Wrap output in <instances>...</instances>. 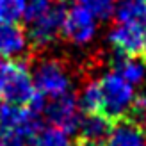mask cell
<instances>
[{
	"label": "cell",
	"instance_id": "1",
	"mask_svg": "<svg viewBox=\"0 0 146 146\" xmlns=\"http://www.w3.org/2000/svg\"><path fill=\"white\" fill-rule=\"evenodd\" d=\"M38 96L32 73L25 61H0V102L18 107H29Z\"/></svg>",
	"mask_w": 146,
	"mask_h": 146
},
{
	"label": "cell",
	"instance_id": "2",
	"mask_svg": "<svg viewBox=\"0 0 146 146\" xmlns=\"http://www.w3.org/2000/svg\"><path fill=\"white\" fill-rule=\"evenodd\" d=\"M100 91H102V109L100 114H104L112 123L125 119L128 114L130 104L134 100V86L128 84L125 78H121L116 71H109L102 75Z\"/></svg>",
	"mask_w": 146,
	"mask_h": 146
},
{
	"label": "cell",
	"instance_id": "3",
	"mask_svg": "<svg viewBox=\"0 0 146 146\" xmlns=\"http://www.w3.org/2000/svg\"><path fill=\"white\" fill-rule=\"evenodd\" d=\"M34 87L46 100L57 98L61 94L71 91V77L66 64L57 59H45L38 62L32 73Z\"/></svg>",
	"mask_w": 146,
	"mask_h": 146
},
{
	"label": "cell",
	"instance_id": "4",
	"mask_svg": "<svg viewBox=\"0 0 146 146\" xmlns=\"http://www.w3.org/2000/svg\"><path fill=\"white\" fill-rule=\"evenodd\" d=\"M66 2L64 0H54L52 5L41 14L39 18L27 23V38L29 43L36 48H45L61 36L62 20L66 13Z\"/></svg>",
	"mask_w": 146,
	"mask_h": 146
},
{
	"label": "cell",
	"instance_id": "5",
	"mask_svg": "<svg viewBox=\"0 0 146 146\" xmlns=\"http://www.w3.org/2000/svg\"><path fill=\"white\" fill-rule=\"evenodd\" d=\"M41 116L50 123V127L61 128L66 134H75L78 121H80V116H82L80 109H78L77 94L68 91L57 98L46 100Z\"/></svg>",
	"mask_w": 146,
	"mask_h": 146
},
{
	"label": "cell",
	"instance_id": "6",
	"mask_svg": "<svg viewBox=\"0 0 146 146\" xmlns=\"http://www.w3.org/2000/svg\"><path fill=\"white\" fill-rule=\"evenodd\" d=\"M61 34L73 45H87L96 34V20L87 9L75 2L66 7Z\"/></svg>",
	"mask_w": 146,
	"mask_h": 146
},
{
	"label": "cell",
	"instance_id": "7",
	"mask_svg": "<svg viewBox=\"0 0 146 146\" xmlns=\"http://www.w3.org/2000/svg\"><path fill=\"white\" fill-rule=\"evenodd\" d=\"M29 48L27 32L20 23L0 21V59H18Z\"/></svg>",
	"mask_w": 146,
	"mask_h": 146
},
{
	"label": "cell",
	"instance_id": "8",
	"mask_svg": "<svg viewBox=\"0 0 146 146\" xmlns=\"http://www.w3.org/2000/svg\"><path fill=\"white\" fill-rule=\"evenodd\" d=\"M109 43L112 45L116 54L137 57L141 54L143 45V29L127 23H118L109 32Z\"/></svg>",
	"mask_w": 146,
	"mask_h": 146
},
{
	"label": "cell",
	"instance_id": "9",
	"mask_svg": "<svg viewBox=\"0 0 146 146\" xmlns=\"http://www.w3.org/2000/svg\"><path fill=\"white\" fill-rule=\"evenodd\" d=\"M114 123L105 118L100 112H87L80 116L78 127H77V139L84 141H94V143H104L107 135L111 134Z\"/></svg>",
	"mask_w": 146,
	"mask_h": 146
},
{
	"label": "cell",
	"instance_id": "10",
	"mask_svg": "<svg viewBox=\"0 0 146 146\" xmlns=\"http://www.w3.org/2000/svg\"><path fill=\"white\" fill-rule=\"evenodd\" d=\"M104 146H146V132L130 119H119L112 125Z\"/></svg>",
	"mask_w": 146,
	"mask_h": 146
},
{
	"label": "cell",
	"instance_id": "11",
	"mask_svg": "<svg viewBox=\"0 0 146 146\" xmlns=\"http://www.w3.org/2000/svg\"><path fill=\"white\" fill-rule=\"evenodd\" d=\"M114 16L118 23L146 29V0H116Z\"/></svg>",
	"mask_w": 146,
	"mask_h": 146
},
{
	"label": "cell",
	"instance_id": "12",
	"mask_svg": "<svg viewBox=\"0 0 146 146\" xmlns=\"http://www.w3.org/2000/svg\"><path fill=\"white\" fill-rule=\"evenodd\" d=\"M112 71H116L121 78H125L128 84H141L146 77V62L137 57H128V55H119L116 54L112 59Z\"/></svg>",
	"mask_w": 146,
	"mask_h": 146
},
{
	"label": "cell",
	"instance_id": "13",
	"mask_svg": "<svg viewBox=\"0 0 146 146\" xmlns=\"http://www.w3.org/2000/svg\"><path fill=\"white\" fill-rule=\"evenodd\" d=\"M78 109L82 114L87 112H100L102 109V91H100V82L98 80H89L82 87L80 94L77 96Z\"/></svg>",
	"mask_w": 146,
	"mask_h": 146
},
{
	"label": "cell",
	"instance_id": "14",
	"mask_svg": "<svg viewBox=\"0 0 146 146\" xmlns=\"http://www.w3.org/2000/svg\"><path fill=\"white\" fill-rule=\"evenodd\" d=\"M31 146H73L70 135L55 127H43L39 134L32 139Z\"/></svg>",
	"mask_w": 146,
	"mask_h": 146
},
{
	"label": "cell",
	"instance_id": "15",
	"mask_svg": "<svg viewBox=\"0 0 146 146\" xmlns=\"http://www.w3.org/2000/svg\"><path fill=\"white\" fill-rule=\"evenodd\" d=\"M77 4L89 11L94 20H109L114 16L116 0H77Z\"/></svg>",
	"mask_w": 146,
	"mask_h": 146
},
{
	"label": "cell",
	"instance_id": "16",
	"mask_svg": "<svg viewBox=\"0 0 146 146\" xmlns=\"http://www.w3.org/2000/svg\"><path fill=\"white\" fill-rule=\"evenodd\" d=\"M27 0H0V21H18L23 18Z\"/></svg>",
	"mask_w": 146,
	"mask_h": 146
},
{
	"label": "cell",
	"instance_id": "17",
	"mask_svg": "<svg viewBox=\"0 0 146 146\" xmlns=\"http://www.w3.org/2000/svg\"><path fill=\"white\" fill-rule=\"evenodd\" d=\"M54 0H27L25 4V11H23V20L25 23H31L36 18H39L43 13H45L50 5H52Z\"/></svg>",
	"mask_w": 146,
	"mask_h": 146
},
{
	"label": "cell",
	"instance_id": "18",
	"mask_svg": "<svg viewBox=\"0 0 146 146\" xmlns=\"http://www.w3.org/2000/svg\"><path fill=\"white\" fill-rule=\"evenodd\" d=\"M139 57L146 62V29L143 31V45H141V54H139Z\"/></svg>",
	"mask_w": 146,
	"mask_h": 146
},
{
	"label": "cell",
	"instance_id": "19",
	"mask_svg": "<svg viewBox=\"0 0 146 146\" xmlns=\"http://www.w3.org/2000/svg\"><path fill=\"white\" fill-rule=\"evenodd\" d=\"M77 146H104V143H94V141H84V139H77Z\"/></svg>",
	"mask_w": 146,
	"mask_h": 146
}]
</instances>
